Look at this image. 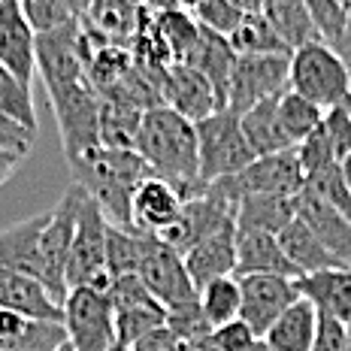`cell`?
<instances>
[{"label": "cell", "mask_w": 351, "mask_h": 351, "mask_svg": "<svg viewBox=\"0 0 351 351\" xmlns=\"http://www.w3.org/2000/svg\"><path fill=\"white\" fill-rule=\"evenodd\" d=\"M136 276H140L145 291H149L164 309H176V306H185V303H191V300H197V288H194V282L188 279L182 254L173 252L170 245H164L155 237L145 245V254L140 261Z\"/></svg>", "instance_id": "obj_13"}, {"label": "cell", "mask_w": 351, "mask_h": 351, "mask_svg": "<svg viewBox=\"0 0 351 351\" xmlns=\"http://www.w3.org/2000/svg\"><path fill=\"white\" fill-rule=\"evenodd\" d=\"M188 346L176 336L170 327H158V330H152V333H145L140 342H134L130 346V351H185Z\"/></svg>", "instance_id": "obj_47"}, {"label": "cell", "mask_w": 351, "mask_h": 351, "mask_svg": "<svg viewBox=\"0 0 351 351\" xmlns=\"http://www.w3.org/2000/svg\"><path fill=\"white\" fill-rule=\"evenodd\" d=\"M209 339L218 351H252L254 342H258V336H254V330L243 318H233L228 324L215 327V330L209 333Z\"/></svg>", "instance_id": "obj_44"}, {"label": "cell", "mask_w": 351, "mask_h": 351, "mask_svg": "<svg viewBox=\"0 0 351 351\" xmlns=\"http://www.w3.org/2000/svg\"><path fill=\"white\" fill-rule=\"evenodd\" d=\"M185 351H218V348L212 346V339L206 336V339H200V342H191V346H188Z\"/></svg>", "instance_id": "obj_51"}, {"label": "cell", "mask_w": 351, "mask_h": 351, "mask_svg": "<svg viewBox=\"0 0 351 351\" xmlns=\"http://www.w3.org/2000/svg\"><path fill=\"white\" fill-rule=\"evenodd\" d=\"M303 3H306V10H309V19L318 31V40L333 49L336 43H339L342 31H346L348 6L339 3V0H303Z\"/></svg>", "instance_id": "obj_39"}, {"label": "cell", "mask_w": 351, "mask_h": 351, "mask_svg": "<svg viewBox=\"0 0 351 351\" xmlns=\"http://www.w3.org/2000/svg\"><path fill=\"white\" fill-rule=\"evenodd\" d=\"M346 351H351V327H348V346H346Z\"/></svg>", "instance_id": "obj_55"}, {"label": "cell", "mask_w": 351, "mask_h": 351, "mask_svg": "<svg viewBox=\"0 0 351 351\" xmlns=\"http://www.w3.org/2000/svg\"><path fill=\"white\" fill-rule=\"evenodd\" d=\"M339 170H342V176H346V182H348V188H351V155H346L339 160Z\"/></svg>", "instance_id": "obj_52"}, {"label": "cell", "mask_w": 351, "mask_h": 351, "mask_svg": "<svg viewBox=\"0 0 351 351\" xmlns=\"http://www.w3.org/2000/svg\"><path fill=\"white\" fill-rule=\"evenodd\" d=\"M297 218L318 237V243L327 248L339 263L351 267V218L333 206H327L324 200L312 197L309 191L297 194Z\"/></svg>", "instance_id": "obj_18"}, {"label": "cell", "mask_w": 351, "mask_h": 351, "mask_svg": "<svg viewBox=\"0 0 351 351\" xmlns=\"http://www.w3.org/2000/svg\"><path fill=\"white\" fill-rule=\"evenodd\" d=\"M327 143H330L336 160L351 155V109L348 104H339L333 109H324V121H321Z\"/></svg>", "instance_id": "obj_43"}, {"label": "cell", "mask_w": 351, "mask_h": 351, "mask_svg": "<svg viewBox=\"0 0 351 351\" xmlns=\"http://www.w3.org/2000/svg\"><path fill=\"white\" fill-rule=\"evenodd\" d=\"M134 152L145 160L152 176L164 179L179 191L182 200H194L206 191L200 179L197 128L167 106L145 109Z\"/></svg>", "instance_id": "obj_1"}, {"label": "cell", "mask_w": 351, "mask_h": 351, "mask_svg": "<svg viewBox=\"0 0 351 351\" xmlns=\"http://www.w3.org/2000/svg\"><path fill=\"white\" fill-rule=\"evenodd\" d=\"M276 239H279L282 254L288 258L291 267H294L297 279H303V276H312V273H321V269L346 267V263H339L324 245L318 243V237L309 228H306L300 218H294L288 228L276 233Z\"/></svg>", "instance_id": "obj_26"}, {"label": "cell", "mask_w": 351, "mask_h": 351, "mask_svg": "<svg viewBox=\"0 0 351 351\" xmlns=\"http://www.w3.org/2000/svg\"><path fill=\"white\" fill-rule=\"evenodd\" d=\"M55 119H58V134L67 160H76L88 155L91 149L100 145V97L88 82L55 88L49 91Z\"/></svg>", "instance_id": "obj_7"}, {"label": "cell", "mask_w": 351, "mask_h": 351, "mask_svg": "<svg viewBox=\"0 0 351 351\" xmlns=\"http://www.w3.org/2000/svg\"><path fill=\"white\" fill-rule=\"evenodd\" d=\"M197 152H200V179L203 185H212L218 179L237 176L254 160L248 149L239 115L230 109H218L209 119L197 121Z\"/></svg>", "instance_id": "obj_4"}, {"label": "cell", "mask_w": 351, "mask_h": 351, "mask_svg": "<svg viewBox=\"0 0 351 351\" xmlns=\"http://www.w3.org/2000/svg\"><path fill=\"white\" fill-rule=\"evenodd\" d=\"M109 300L115 315V342L134 346L145 333L167 324V309L145 291L140 276H119L109 282Z\"/></svg>", "instance_id": "obj_11"}, {"label": "cell", "mask_w": 351, "mask_h": 351, "mask_svg": "<svg viewBox=\"0 0 351 351\" xmlns=\"http://www.w3.org/2000/svg\"><path fill=\"white\" fill-rule=\"evenodd\" d=\"M261 16L273 25V31L279 34V40L294 52V49L306 46V43H315L318 31L309 19L303 0H261Z\"/></svg>", "instance_id": "obj_30"}, {"label": "cell", "mask_w": 351, "mask_h": 351, "mask_svg": "<svg viewBox=\"0 0 351 351\" xmlns=\"http://www.w3.org/2000/svg\"><path fill=\"white\" fill-rule=\"evenodd\" d=\"M19 164H21V155L0 149V185H3L6 179H12V173L19 170Z\"/></svg>", "instance_id": "obj_49"}, {"label": "cell", "mask_w": 351, "mask_h": 351, "mask_svg": "<svg viewBox=\"0 0 351 351\" xmlns=\"http://www.w3.org/2000/svg\"><path fill=\"white\" fill-rule=\"evenodd\" d=\"M346 346H348V327L339 324L336 318L318 315V330H315L312 351H346Z\"/></svg>", "instance_id": "obj_46"}, {"label": "cell", "mask_w": 351, "mask_h": 351, "mask_svg": "<svg viewBox=\"0 0 351 351\" xmlns=\"http://www.w3.org/2000/svg\"><path fill=\"white\" fill-rule=\"evenodd\" d=\"M0 309L27 318L61 321V303L49 294V288L34 276L0 269Z\"/></svg>", "instance_id": "obj_22"}, {"label": "cell", "mask_w": 351, "mask_h": 351, "mask_svg": "<svg viewBox=\"0 0 351 351\" xmlns=\"http://www.w3.org/2000/svg\"><path fill=\"white\" fill-rule=\"evenodd\" d=\"M143 112L128 104L115 100H100V145L104 149H134L140 136Z\"/></svg>", "instance_id": "obj_34"}, {"label": "cell", "mask_w": 351, "mask_h": 351, "mask_svg": "<svg viewBox=\"0 0 351 351\" xmlns=\"http://www.w3.org/2000/svg\"><path fill=\"white\" fill-rule=\"evenodd\" d=\"M21 10L31 21L34 34H49L70 25V21H79L64 0H27V3H21Z\"/></svg>", "instance_id": "obj_41"}, {"label": "cell", "mask_w": 351, "mask_h": 351, "mask_svg": "<svg viewBox=\"0 0 351 351\" xmlns=\"http://www.w3.org/2000/svg\"><path fill=\"white\" fill-rule=\"evenodd\" d=\"M182 261H185L188 279L194 282L197 291L215 279L237 276V224L230 221L221 230L209 233L206 239H200L197 245L188 248L182 254Z\"/></svg>", "instance_id": "obj_17"}, {"label": "cell", "mask_w": 351, "mask_h": 351, "mask_svg": "<svg viewBox=\"0 0 351 351\" xmlns=\"http://www.w3.org/2000/svg\"><path fill=\"white\" fill-rule=\"evenodd\" d=\"M152 25H155V31L160 36V43H164V49L170 52L173 64L185 61L188 52L194 49L197 36H200V25L194 21V16L176 10V6H167V10H160L158 16L152 19Z\"/></svg>", "instance_id": "obj_35"}, {"label": "cell", "mask_w": 351, "mask_h": 351, "mask_svg": "<svg viewBox=\"0 0 351 351\" xmlns=\"http://www.w3.org/2000/svg\"><path fill=\"white\" fill-rule=\"evenodd\" d=\"M19 3H27V0H19Z\"/></svg>", "instance_id": "obj_57"}, {"label": "cell", "mask_w": 351, "mask_h": 351, "mask_svg": "<svg viewBox=\"0 0 351 351\" xmlns=\"http://www.w3.org/2000/svg\"><path fill=\"white\" fill-rule=\"evenodd\" d=\"M315 330H318L315 306L306 297H300L297 303H291L279 315V321L263 333V342L273 351H312Z\"/></svg>", "instance_id": "obj_28"}, {"label": "cell", "mask_w": 351, "mask_h": 351, "mask_svg": "<svg viewBox=\"0 0 351 351\" xmlns=\"http://www.w3.org/2000/svg\"><path fill=\"white\" fill-rule=\"evenodd\" d=\"M300 297L315 306L318 315L336 318L339 324L351 327V267L321 269V273L297 279Z\"/></svg>", "instance_id": "obj_19"}, {"label": "cell", "mask_w": 351, "mask_h": 351, "mask_svg": "<svg viewBox=\"0 0 351 351\" xmlns=\"http://www.w3.org/2000/svg\"><path fill=\"white\" fill-rule=\"evenodd\" d=\"M36 143V134L27 128H21V124H16L12 119H6L3 112H0V149L6 152H16V155L25 158L27 152L34 149Z\"/></svg>", "instance_id": "obj_45"}, {"label": "cell", "mask_w": 351, "mask_h": 351, "mask_svg": "<svg viewBox=\"0 0 351 351\" xmlns=\"http://www.w3.org/2000/svg\"><path fill=\"white\" fill-rule=\"evenodd\" d=\"M252 351H273V348H269L263 339H258V342H254V348H252Z\"/></svg>", "instance_id": "obj_53"}, {"label": "cell", "mask_w": 351, "mask_h": 351, "mask_svg": "<svg viewBox=\"0 0 351 351\" xmlns=\"http://www.w3.org/2000/svg\"><path fill=\"white\" fill-rule=\"evenodd\" d=\"M0 112L36 134V109H34L31 85L16 79L6 67H0Z\"/></svg>", "instance_id": "obj_38"}, {"label": "cell", "mask_w": 351, "mask_h": 351, "mask_svg": "<svg viewBox=\"0 0 351 351\" xmlns=\"http://www.w3.org/2000/svg\"><path fill=\"white\" fill-rule=\"evenodd\" d=\"M85 19V25H91L100 36L121 46L130 36L136 40V34L149 21V10H145V0H91Z\"/></svg>", "instance_id": "obj_23"}, {"label": "cell", "mask_w": 351, "mask_h": 351, "mask_svg": "<svg viewBox=\"0 0 351 351\" xmlns=\"http://www.w3.org/2000/svg\"><path fill=\"white\" fill-rule=\"evenodd\" d=\"M85 191L73 182L70 191L61 197V203L49 212V221L40 237V258H43V285L49 288L58 303L67 297V261H70V245L73 233H76V218L82 209Z\"/></svg>", "instance_id": "obj_8"}, {"label": "cell", "mask_w": 351, "mask_h": 351, "mask_svg": "<svg viewBox=\"0 0 351 351\" xmlns=\"http://www.w3.org/2000/svg\"><path fill=\"white\" fill-rule=\"evenodd\" d=\"M339 3H346V6H351V0H339Z\"/></svg>", "instance_id": "obj_56"}, {"label": "cell", "mask_w": 351, "mask_h": 351, "mask_svg": "<svg viewBox=\"0 0 351 351\" xmlns=\"http://www.w3.org/2000/svg\"><path fill=\"white\" fill-rule=\"evenodd\" d=\"M233 61H237V55H233L228 36H218L206 31V27H200V36H197L194 49L188 52V58L182 64H188V67L200 70L203 76L209 79V85L215 88V97H218V106L224 109V100H228V82H230V70H233Z\"/></svg>", "instance_id": "obj_25"}, {"label": "cell", "mask_w": 351, "mask_h": 351, "mask_svg": "<svg viewBox=\"0 0 351 351\" xmlns=\"http://www.w3.org/2000/svg\"><path fill=\"white\" fill-rule=\"evenodd\" d=\"M285 276V279H297L294 267L282 254L279 239L273 233L261 230H237V276Z\"/></svg>", "instance_id": "obj_24"}, {"label": "cell", "mask_w": 351, "mask_h": 351, "mask_svg": "<svg viewBox=\"0 0 351 351\" xmlns=\"http://www.w3.org/2000/svg\"><path fill=\"white\" fill-rule=\"evenodd\" d=\"M149 239H152L149 233L119 228V224L106 221V269H109V279H119V276H136Z\"/></svg>", "instance_id": "obj_32"}, {"label": "cell", "mask_w": 351, "mask_h": 351, "mask_svg": "<svg viewBox=\"0 0 351 351\" xmlns=\"http://www.w3.org/2000/svg\"><path fill=\"white\" fill-rule=\"evenodd\" d=\"M160 104L182 115L185 121H203L212 112H218V97L215 88L200 70L188 67V64H170L160 76Z\"/></svg>", "instance_id": "obj_14"}, {"label": "cell", "mask_w": 351, "mask_h": 351, "mask_svg": "<svg viewBox=\"0 0 351 351\" xmlns=\"http://www.w3.org/2000/svg\"><path fill=\"white\" fill-rule=\"evenodd\" d=\"M239 282V318L254 330L258 339L279 321V315L291 303L300 300L297 279H285V276H267V273H252V276H237Z\"/></svg>", "instance_id": "obj_12"}, {"label": "cell", "mask_w": 351, "mask_h": 351, "mask_svg": "<svg viewBox=\"0 0 351 351\" xmlns=\"http://www.w3.org/2000/svg\"><path fill=\"white\" fill-rule=\"evenodd\" d=\"M182 206H185V200L173 185H167L158 176H149L136 185L134 197H130V230L160 237L179 221Z\"/></svg>", "instance_id": "obj_16"}, {"label": "cell", "mask_w": 351, "mask_h": 351, "mask_svg": "<svg viewBox=\"0 0 351 351\" xmlns=\"http://www.w3.org/2000/svg\"><path fill=\"white\" fill-rule=\"evenodd\" d=\"M228 43L233 55H291V49L279 40V34L261 12H245L228 36Z\"/></svg>", "instance_id": "obj_33"}, {"label": "cell", "mask_w": 351, "mask_h": 351, "mask_svg": "<svg viewBox=\"0 0 351 351\" xmlns=\"http://www.w3.org/2000/svg\"><path fill=\"white\" fill-rule=\"evenodd\" d=\"M218 185L233 203H239L248 194H273V197H297L303 191V167L297 160V152H279V155L254 158L245 170L237 176L212 182Z\"/></svg>", "instance_id": "obj_10"}, {"label": "cell", "mask_w": 351, "mask_h": 351, "mask_svg": "<svg viewBox=\"0 0 351 351\" xmlns=\"http://www.w3.org/2000/svg\"><path fill=\"white\" fill-rule=\"evenodd\" d=\"M276 119H279V128L288 140L291 149H297L306 136H312L324 121V109L315 106L312 100L300 97L288 88V91L279 94V106H276Z\"/></svg>", "instance_id": "obj_31"}, {"label": "cell", "mask_w": 351, "mask_h": 351, "mask_svg": "<svg viewBox=\"0 0 351 351\" xmlns=\"http://www.w3.org/2000/svg\"><path fill=\"white\" fill-rule=\"evenodd\" d=\"M55 351H73V346H70V342H64V346H61V348H55Z\"/></svg>", "instance_id": "obj_54"}, {"label": "cell", "mask_w": 351, "mask_h": 351, "mask_svg": "<svg viewBox=\"0 0 351 351\" xmlns=\"http://www.w3.org/2000/svg\"><path fill=\"white\" fill-rule=\"evenodd\" d=\"M276 106H279V94L261 100V104H254L252 109H245V112L239 115V128H243V136H245L254 158L279 155V152L291 149L282 128H279V119H276Z\"/></svg>", "instance_id": "obj_29"}, {"label": "cell", "mask_w": 351, "mask_h": 351, "mask_svg": "<svg viewBox=\"0 0 351 351\" xmlns=\"http://www.w3.org/2000/svg\"><path fill=\"white\" fill-rule=\"evenodd\" d=\"M167 327H170L185 346L206 339L212 333V327L206 324V318H203L197 300H191V303H185V306H176V309H167Z\"/></svg>", "instance_id": "obj_42"}, {"label": "cell", "mask_w": 351, "mask_h": 351, "mask_svg": "<svg viewBox=\"0 0 351 351\" xmlns=\"http://www.w3.org/2000/svg\"><path fill=\"white\" fill-rule=\"evenodd\" d=\"M288 64L291 55H237L224 109L243 115L261 100L288 91Z\"/></svg>", "instance_id": "obj_9"}, {"label": "cell", "mask_w": 351, "mask_h": 351, "mask_svg": "<svg viewBox=\"0 0 351 351\" xmlns=\"http://www.w3.org/2000/svg\"><path fill=\"white\" fill-rule=\"evenodd\" d=\"M0 67L25 85L36 76V34L19 0H0Z\"/></svg>", "instance_id": "obj_15"}, {"label": "cell", "mask_w": 351, "mask_h": 351, "mask_svg": "<svg viewBox=\"0 0 351 351\" xmlns=\"http://www.w3.org/2000/svg\"><path fill=\"white\" fill-rule=\"evenodd\" d=\"M76 173V185L91 197L109 224L130 228V197L136 185L149 179V167L134 149H91L88 155L67 160Z\"/></svg>", "instance_id": "obj_2"}, {"label": "cell", "mask_w": 351, "mask_h": 351, "mask_svg": "<svg viewBox=\"0 0 351 351\" xmlns=\"http://www.w3.org/2000/svg\"><path fill=\"white\" fill-rule=\"evenodd\" d=\"M303 191H309L312 197L324 200L327 206H333L336 212H342L346 218H351V188L342 176L339 164H324L318 170L303 176Z\"/></svg>", "instance_id": "obj_37"}, {"label": "cell", "mask_w": 351, "mask_h": 351, "mask_svg": "<svg viewBox=\"0 0 351 351\" xmlns=\"http://www.w3.org/2000/svg\"><path fill=\"white\" fill-rule=\"evenodd\" d=\"M67 342L64 321L27 318L0 309V351H55Z\"/></svg>", "instance_id": "obj_21"}, {"label": "cell", "mask_w": 351, "mask_h": 351, "mask_svg": "<svg viewBox=\"0 0 351 351\" xmlns=\"http://www.w3.org/2000/svg\"><path fill=\"white\" fill-rule=\"evenodd\" d=\"M333 52L339 55V61H342V64H346L348 79H351V6H348V21H346V31H342L339 43H336V46H333Z\"/></svg>", "instance_id": "obj_48"}, {"label": "cell", "mask_w": 351, "mask_h": 351, "mask_svg": "<svg viewBox=\"0 0 351 351\" xmlns=\"http://www.w3.org/2000/svg\"><path fill=\"white\" fill-rule=\"evenodd\" d=\"M49 221L46 215H34L12 228L0 230V269L25 273L43 282V258H40V237Z\"/></svg>", "instance_id": "obj_20"}, {"label": "cell", "mask_w": 351, "mask_h": 351, "mask_svg": "<svg viewBox=\"0 0 351 351\" xmlns=\"http://www.w3.org/2000/svg\"><path fill=\"white\" fill-rule=\"evenodd\" d=\"M197 303H200V312H203V318H206V324L212 330L228 324L233 318H239V303H243V297H239L237 276L203 285V288L197 291Z\"/></svg>", "instance_id": "obj_36"}, {"label": "cell", "mask_w": 351, "mask_h": 351, "mask_svg": "<svg viewBox=\"0 0 351 351\" xmlns=\"http://www.w3.org/2000/svg\"><path fill=\"white\" fill-rule=\"evenodd\" d=\"M61 321L73 351H109L115 346L112 300L104 288H70L61 303Z\"/></svg>", "instance_id": "obj_5"}, {"label": "cell", "mask_w": 351, "mask_h": 351, "mask_svg": "<svg viewBox=\"0 0 351 351\" xmlns=\"http://www.w3.org/2000/svg\"><path fill=\"white\" fill-rule=\"evenodd\" d=\"M109 269H106V215L100 206L85 194L82 209L76 218L70 261H67V291L70 288H104L109 291Z\"/></svg>", "instance_id": "obj_6"}, {"label": "cell", "mask_w": 351, "mask_h": 351, "mask_svg": "<svg viewBox=\"0 0 351 351\" xmlns=\"http://www.w3.org/2000/svg\"><path fill=\"white\" fill-rule=\"evenodd\" d=\"M297 218V197H273V194H248L237 203L233 224L237 230H261L279 233Z\"/></svg>", "instance_id": "obj_27"}, {"label": "cell", "mask_w": 351, "mask_h": 351, "mask_svg": "<svg viewBox=\"0 0 351 351\" xmlns=\"http://www.w3.org/2000/svg\"><path fill=\"white\" fill-rule=\"evenodd\" d=\"M230 3L243 12H258L261 10V0H230Z\"/></svg>", "instance_id": "obj_50"}, {"label": "cell", "mask_w": 351, "mask_h": 351, "mask_svg": "<svg viewBox=\"0 0 351 351\" xmlns=\"http://www.w3.org/2000/svg\"><path fill=\"white\" fill-rule=\"evenodd\" d=\"M288 88L321 109H333L348 100L351 79L346 64L339 61V55L327 43L315 40L291 52Z\"/></svg>", "instance_id": "obj_3"}, {"label": "cell", "mask_w": 351, "mask_h": 351, "mask_svg": "<svg viewBox=\"0 0 351 351\" xmlns=\"http://www.w3.org/2000/svg\"><path fill=\"white\" fill-rule=\"evenodd\" d=\"M245 12L237 10L230 0H194V21L218 36H230Z\"/></svg>", "instance_id": "obj_40"}]
</instances>
